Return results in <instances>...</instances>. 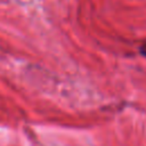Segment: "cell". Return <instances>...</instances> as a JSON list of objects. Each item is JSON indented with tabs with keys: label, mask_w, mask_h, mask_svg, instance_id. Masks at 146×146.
Here are the masks:
<instances>
[{
	"label": "cell",
	"mask_w": 146,
	"mask_h": 146,
	"mask_svg": "<svg viewBox=\"0 0 146 146\" xmlns=\"http://www.w3.org/2000/svg\"><path fill=\"white\" fill-rule=\"evenodd\" d=\"M140 54H141L144 57H146V44H144V46L140 47Z\"/></svg>",
	"instance_id": "6da1fadb"
}]
</instances>
